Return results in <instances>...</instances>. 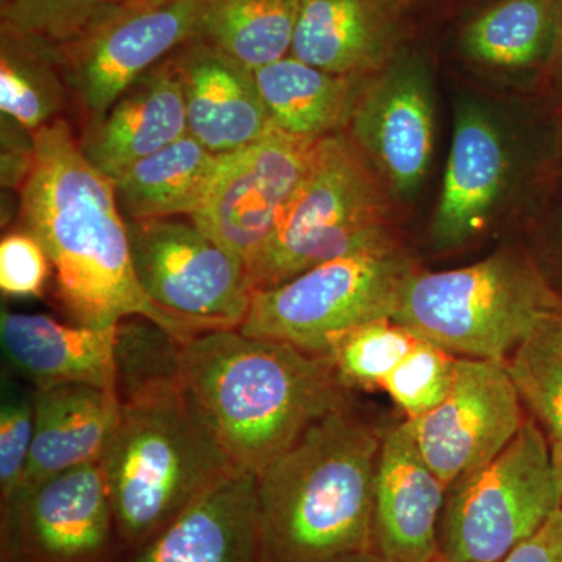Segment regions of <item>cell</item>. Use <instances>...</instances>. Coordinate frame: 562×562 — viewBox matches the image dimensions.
<instances>
[{
    "label": "cell",
    "instance_id": "cell-1",
    "mask_svg": "<svg viewBox=\"0 0 562 562\" xmlns=\"http://www.w3.org/2000/svg\"><path fill=\"white\" fill-rule=\"evenodd\" d=\"M18 195L21 228L46 250L58 303L74 324L106 328L143 317L179 341L205 333L162 312L140 288L113 180L85 157L66 117L35 132L32 169Z\"/></svg>",
    "mask_w": 562,
    "mask_h": 562
},
{
    "label": "cell",
    "instance_id": "cell-2",
    "mask_svg": "<svg viewBox=\"0 0 562 562\" xmlns=\"http://www.w3.org/2000/svg\"><path fill=\"white\" fill-rule=\"evenodd\" d=\"M180 384L233 468L255 475L322 417L349 406L327 357L239 328L181 342Z\"/></svg>",
    "mask_w": 562,
    "mask_h": 562
},
{
    "label": "cell",
    "instance_id": "cell-3",
    "mask_svg": "<svg viewBox=\"0 0 562 562\" xmlns=\"http://www.w3.org/2000/svg\"><path fill=\"white\" fill-rule=\"evenodd\" d=\"M382 439L344 406L269 462L257 475L258 562H335L371 552Z\"/></svg>",
    "mask_w": 562,
    "mask_h": 562
},
{
    "label": "cell",
    "instance_id": "cell-4",
    "mask_svg": "<svg viewBox=\"0 0 562 562\" xmlns=\"http://www.w3.org/2000/svg\"><path fill=\"white\" fill-rule=\"evenodd\" d=\"M121 402L101 465L125 557L238 469L192 408L180 379L136 387Z\"/></svg>",
    "mask_w": 562,
    "mask_h": 562
},
{
    "label": "cell",
    "instance_id": "cell-5",
    "mask_svg": "<svg viewBox=\"0 0 562 562\" xmlns=\"http://www.w3.org/2000/svg\"><path fill=\"white\" fill-rule=\"evenodd\" d=\"M561 310L560 295L530 258L501 250L464 268L416 269L392 319L454 357L506 364L536 325Z\"/></svg>",
    "mask_w": 562,
    "mask_h": 562
},
{
    "label": "cell",
    "instance_id": "cell-6",
    "mask_svg": "<svg viewBox=\"0 0 562 562\" xmlns=\"http://www.w3.org/2000/svg\"><path fill=\"white\" fill-rule=\"evenodd\" d=\"M391 199L347 132L321 138L271 241L247 266L251 290H268L339 258L397 249Z\"/></svg>",
    "mask_w": 562,
    "mask_h": 562
},
{
    "label": "cell",
    "instance_id": "cell-7",
    "mask_svg": "<svg viewBox=\"0 0 562 562\" xmlns=\"http://www.w3.org/2000/svg\"><path fill=\"white\" fill-rule=\"evenodd\" d=\"M561 508L549 439L527 419L502 453L447 490L439 557L502 562Z\"/></svg>",
    "mask_w": 562,
    "mask_h": 562
},
{
    "label": "cell",
    "instance_id": "cell-8",
    "mask_svg": "<svg viewBox=\"0 0 562 562\" xmlns=\"http://www.w3.org/2000/svg\"><path fill=\"white\" fill-rule=\"evenodd\" d=\"M416 269L402 247L325 262L255 291L239 330L325 357L338 333L392 317L403 283Z\"/></svg>",
    "mask_w": 562,
    "mask_h": 562
},
{
    "label": "cell",
    "instance_id": "cell-9",
    "mask_svg": "<svg viewBox=\"0 0 562 562\" xmlns=\"http://www.w3.org/2000/svg\"><path fill=\"white\" fill-rule=\"evenodd\" d=\"M202 0H124L58 47L80 125L98 121L122 92L198 35Z\"/></svg>",
    "mask_w": 562,
    "mask_h": 562
},
{
    "label": "cell",
    "instance_id": "cell-10",
    "mask_svg": "<svg viewBox=\"0 0 562 562\" xmlns=\"http://www.w3.org/2000/svg\"><path fill=\"white\" fill-rule=\"evenodd\" d=\"M127 224L136 279L158 308L205 331L239 328L254 294L241 260L191 220Z\"/></svg>",
    "mask_w": 562,
    "mask_h": 562
},
{
    "label": "cell",
    "instance_id": "cell-11",
    "mask_svg": "<svg viewBox=\"0 0 562 562\" xmlns=\"http://www.w3.org/2000/svg\"><path fill=\"white\" fill-rule=\"evenodd\" d=\"M101 462L0 502V562H122Z\"/></svg>",
    "mask_w": 562,
    "mask_h": 562
},
{
    "label": "cell",
    "instance_id": "cell-12",
    "mask_svg": "<svg viewBox=\"0 0 562 562\" xmlns=\"http://www.w3.org/2000/svg\"><path fill=\"white\" fill-rule=\"evenodd\" d=\"M319 139L272 128L257 143L221 155L216 179L190 220L247 269L271 241Z\"/></svg>",
    "mask_w": 562,
    "mask_h": 562
},
{
    "label": "cell",
    "instance_id": "cell-13",
    "mask_svg": "<svg viewBox=\"0 0 562 562\" xmlns=\"http://www.w3.org/2000/svg\"><path fill=\"white\" fill-rule=\"evenodd\" d=\"M344 132L392 198H414L430 171L436 140L431 72L424 58L405 47L368 77Z\"/></svg>",
    "mask_w": 562,
    "mask_h": 562
},
{
    "label": "cell",
    "instance_id": "cell-14",
    "mask_svg": "<svg viewBox=\"0 0 562 562\" xmlns=\"http://www.w3.org/2000/svg\"><path fill=\"white\" fill-rule=\"evenodd\" d=\"M522 405L506 364L458 358L447 397L406 422L422 457L449 487L512 443L527 422Z\"/></svg>",
    "mask_w": 562,
    "mask_h": 562
},
{
    "label": "cell",
    "instance_id": "cell-15",
    "mask_svg": "<svg viewBox=\"0 0 562 562\" xmlns=\"http://www.w3.org/2000/svg\"><path fill=\"white\" fill-rule=\"evenodd\" d=\"M513 176V151L502 125L475 101L454 111L452 144L432 213L430 236L452 250L487 231Z\"/></svg>",
    "mask_w": 562,
    "mask_h": 562
},
{
    "label": "cell",
    "instance_id": "cell-16",
    "mask_svg": "<svg viewBox=\"0 0 562 562\" xmlns=\"http://www.w3.org/2000/svg\"><path fill=\"white\" fill-rule=\"evenodd\" d=\"M447 490L408 422L383 436L373 490L371 552L383 562H435Z\"/></svg>",
    "mask_w": 562,
    "mask_h": 562
},
{
    "label": "cell",
    "instance_id": "cell-17",
    "mask_svg": "<svg viewBox=\"0 0 562 562\" xmlns=\"http://www.w3.org/2000/svg\"><path fill=\"white\" fill-rule=\"evenodd\" d=\"M412 7V0H301L291 55L338 76H373L405 49Z\"/></svg>",
    "mask_w": 562,
    "mask_h": 562
},
{
    "label": "cell",
    "instance_id": "cell-18",
    "mask_svg": "<svg viewBox=\"0 0 562 562\" xmlns=\"http://www.w3.org/2000/svg\"><path fill=\"white\" fill-rule=\"evenodd\" d=\"M187 110L188 135L214 155H228L272 131L255 70L192 40L171 55Z\"/></svg>",
    "mask_w": 562,
    "mask_h": 562
},
{
    "label": "cell",
    "instance_id": "cell-19",
    "mask_svg": "<svg viewBox=\"0 0 562 562\" xmlns=\"http://www.w3.org/2000/svg\"><path fill=\"white\" fill-rule=\"evenodd\" d=\"M188 135L187 110L171 57L147 70L98 121L83 125L85 157L111 180Z\"/></svg>",
    "mask_w": 562,
    "mask_h": 562
},
{
    "label": "cell",
    "instance_id": "cell-20",
    "mask_svg": "<svg viewBox=\"0 0 562 562\" xmlns=\"http://www.w3.org/2000/svg\"><path fill=\"white\" fill-rule=\"evenodd\" d=\"M9 364L36 391L92 384L117 392L116 327L63 324L46 314H0Z\"/></svg>",
    "mask_w": 562,
    "mask_h": 562
},
{
    "label": "cell",
    "instance_id": "cell-21",
    "mask_svg": "<svg viewBox=\"0 0 562 562\" xmlns=\"http://www.w3.org/2000/svg\"><path fill=\"white\" fill-rule=\"evenodd\" d=\"M122 562H258L257 475L228 473Z\"/></svg>",
    "mask_w": 562,
    "mask_h": 562
},
{
    "label": "cell",
    "instance_id": "cell-22",
    "mask_svg": "<svg viewBox=\"0 0 562 562\" xmlns=\"http://www.w3.org/2000/svg\"><path fill=\"white\" fill-rule=\"evenodd\" d=\"M33 394L35 430L31 457L11 497L58 473L101 462L121 420L122 402L116 391L92 384H65Z\"/></svg>",
    "mask_w": 562,
    "mask_h": 562
},
{
    "label": "cell",
    "instance_id": "cell-23",
    "mask_svg": "<svg viewBox=\"0 0 562 562\" xmlns=\"http://www.w3.org/2000/svg\"><path fill=\"white\" fill-rule=\"evenodd\" d=\"M255 77L272 128L314 139L346 131L368 80L327 72L291 54Z\"/></svg>",
    "mask_w": 562,
    "mask_h": 562
},
{
    "label": "cell",
    "instance_id": "cell-24",
    "mask_svg": "<svg viewBox=\"0 0 562 562\" xmlns=\"http://www.w3.org/2000/svg\"><path fill=\"white\" fill-rule=\"evenodd\" d=\"M221 155L191 135L131 166L113 180L125 221L171 220L198 213L220 169Z\"/></svg>",
    "mask_w": 562,
    "mask_h": 562
},
{
    "label": "cell",
    "instance_id": "cell-25",
    "mask_svg": "<svg viewBox=\"0 0 562 562\" xmlns=\"http://www.w3.org/2000/svg\"><path fill=\"white\" fill-rule=\"evenodd\" d=\"M562 0H491L462 25L460 49L497 72L547 68L557 44Z\"/></svg>",
    "mask_w": 562,
    "mask_h": 562
},
{
    "label": "cell",
    "instance_id": "cell-26",
    "mask_svg": "<svg viewBox=\"0 0 562 562\" xmlns=\"http://www.w3.org/2000/svg\"><path fill=\"white\" fill-rule=\"evenodd\" d=\"M301 0H202L194 40L251 70L291 54Z\"/></svg>",
    "mask_w": 562,
    "mask_h": 562
},
{
    "label": "cell",
    "instance_id": "cell-27",
    "mask_svg": "<svg viewBox=\"0 0 562 562\" xmlns=\"http://www.w3.org/2000/svg\"><path fill=\"white\" fill-rule=\"evenodd\" d=\"M70 98L57 47L0 33V110L35 133L61 120Z\"/></svg>",
    "mask_w": 562,
    "mask_h": 562
},
{
    "label": "cell",
    "instance_id": "cell-28",
    "mask_svg": "<svg viewBox=\"0 0 562 562\" xmlns=\"http://www.w3.org/2000/svg\"><path fill=\"white\" fill-rule=\"evenodd\" d=\"M522 403L554 439H562V310L543 317L508 362Z\"/></svg>",
    "mask_w": 562,
    "mask_h": 562
},
{
    "label": "cell",
    "instance_id": "cell-29",
    "mask_svg": "<svg viewBox=\"0 0 562 562\" xmlns=\"http://www.w3.org/2000/svg\"><path fill=\"white\" fill-rule=\"evenodd\" d=\"M417 341L419 336L405 325L380 317L338 333L325 357L347 390H382L384 380Z\"/></svg>",
    "mask_w": 562,
    "mask_h": 562
},
{
    "label": "cell",
    "instance_id": "cell-30",
    "mask_svg": "<svg viewBox=\"0 0 562 562\" xmlns=\"http://www.w3.org/2000/svg\"><path fill=\"white\" fill-rule=\"evenodd\" d=\"M124 0H0V33L61 47Z\"/></svg>",
    "mask_w": 562,
    "mask_h": 562
},
{
    "label": "cell",
    "instance_id": "cell-31",
    "mask_svg": "<svg viewBox=\"0 0 562 562\" xmlns=\"http://www.w3.org/2000/svg\"><path fill=\"white\" fill-rule=\"evenodd\" d=\"M457 361L454 355L419 338L384 380L382 391L406 414V419H417L447 397L453 384Z\"/></svg>",
    "mask_w": 562,
    "mask_h": 562
},
{
    "label": "cell",
    "instance_id": "cell-32",
    "mask_svg": "<svg viewBox=\"0 0 562 562\" xmlns=\"http://www.w3.org/2000/svg\"><path fill=\"white\" fill-rule=\"evenodd\" d=\"M35 430V394L7 395L0 408V502L16 491L29 457Z\"/></svg>",
    "mask_w": 562,
    "mask_h": 562
},
{
    "label": "cell",
    "instance_id": "cell-33",
    "mask_svg": "<svg viewBox=\"0 0 562 562\" xmlns=\"http://www.w3.org/2000/svg\"><path fill=\"white\" fill-rule=\"evenodd\" d=\"M52 265L38 239L24 231L9 232L0 241V290L16 299L41 297Z\"/></svg>",
    "mask_w": 562,
    "mask_h": 562
},
{
    "label": "cell",
    "instance_id": "cell-34",
    "mask_svg": "<svg viewBox=\"0 0 562 562\" xmlns=\"http://www.w3.org/2000/svg\"><path fill=\"white\" fill-rule=\"evenodd\" d=\"M35 155V133L2 114V187L20 191Z\"/></svg>",
    "mask_w": 562,
    "mask_h": 562
},
{
    "label": "cell",
    "instance_id": "cell-35",
    "mask_svg": "<svg viewBox=\"0 0 562 562\" xmlns=\"http://www.w3.org/2000/svg\"><path fill=\"white\" fill-rule=\"evenodd\" d=\"M502 562H562V508Z\"/></svg>",
    "mask_w": 562,
    "mask_h": 562
},
{
    "label": "cell",
    "instance_id": "cell-36",
    "mask_svg": "<svg viewBox=\"0 0 562 562\" xmlns=\"http://www.w3.org/2000/svg\"><path fill=\"white\" fill-rule=\"evenodd\" d=\"M547 68H549L550 72L553 74L554 79L562 83V11L560 29H558V38L557 44H554L552 60H550L549 66H547Z\"/></svg>",
    "mask_w": 562,
    "mask_h": 562
},
{
    "label": "cell",
    "instance_id": "cell-37",
    "mask_svg": "<svg viewBox=\"0 0 562 562\" xmlns=\"http://www.w3.org/2000/svg\"><path fill=\"white\" fill-rule=\"evenodd\" d=\"M550 450H552L554 482H557L558 491H560L562 505V439H554V441L550 443Z\"/></svg>",
    "mask_w": 562,
    "mask_h": 562
},
{
    "label": "cell",
    "instance_id": "cell-38",
    "mask_svg": "<svg viewBox=\"0 0 562 562\" xmlns=\"http://www.w3.org/2000/svg\"><path fill=\"white\" fill-rule=\"evenodd\" d=\"M335 562H383L379 557H375L372 552H362L350 554V557L341 558V560Z\"/></svg>",
    "mask_w": 562,
    "mask_h": 562
},
{
    "label": "cell",
    "instance_id": "cell-39",
    "mask_svg": "<svg viewBox=\"0 0 562 562\" xmlns=\"http://www.w3.org/2000/svg\"><path fill=\"white\" fill-rule=\"evenodd\" d=\"M416 2H446V0H412V3Z\"/></svg>",
    "mask_w": 562,
    "mask_h": 562
},
{
    "label": "cell",
    "instance_id": "cell-40",
    "mask_svg": "<svg viewBox=\"0 0 562 562\" xmlns=\"http://www.w3.org/2000/svg\"><path fill=\"white\" fill-rule=\"evenodd\" d=\"M435 562H452V561H447V560H443V558L438 557V558H436Z\"/></svg>",
    "mask_w": 562,
    "mask_h": 562
},
{
    "label": "cell",
    "instance_id": "cell-41",
    "mask_svg": "<svg viewBox=\"0 0 562 562\" xmlns=\"http://www.w3.org/2000/svg\"><path fill=\"white\" fill-rule=\"evenodd\" d=\"M562 110V109H561Z\"/></svg>",
    "mask_w": 562,
    "mask_h": 562
}]
</instances>
